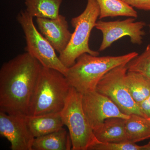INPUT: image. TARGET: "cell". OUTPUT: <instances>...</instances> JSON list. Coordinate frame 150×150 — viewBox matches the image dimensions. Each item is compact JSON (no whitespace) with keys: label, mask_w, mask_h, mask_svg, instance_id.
Masks as SVG:
<instances>
[{"label":"cell","mask_w":150,"mask_h":150,"mask_svg":"<svg viewBox=\"0 0 150 150\" xmlns=\"http://www.w3.org/2000/svg\"><path fill=\"white\" fill-rule=\"evenodd\" d=\"M41 64L28 52L3 64L0 70V111L28 115Z\"/></svg>","instance_id":"cell-1"},{"label":"cell","mask_w":150,"mask_h":150,"mask_svg":"<svg viewBox=\"0 0 150 150\" xmlns=\"http://www.w3.org/2000/svg\"><path fill=\"white\" fill-rule=\"evenodd\" d=\"M138 55L132 52L121 56L98 57L85 53L68 68L65 77L70 86L84 94L96 91L101 78L110 70L128 64Z\"/></svg>","instance_id":"cell-2"},{"label":"cell","mask_w":150,"mask_h":150,"mask_svg":"<svg viewBox=\"0 0 150 150\" xmlns=\"http://www.w3.org/2000/svg\"><path fill=\"white\" fill-rule=\"evenodd\" d=\"M70 88L64 75L42 67L30 101L28 115L61 112Z\"/></svg>","instance_id":"cell-3"},{"label":"cell","mask_w":150,"mask_h":150,"mask_svg":"<svg viewBox=\"0 0 150 150\" xmlns=\"http://www.w3.org/2000/svg\"><path fill=\"white\" fill-rule=\"evenodd\" d=\"M87 5L80 15L73 18L71 24L75 29L67 48L59 54V58L67 68L73 66L81 55L87 53L98 56L99 52L89 46L91 33L99 18L100 9L96 0H87Z\"/></svg>","instance_id":"cell-4"},{"label":"cell","mask_w":150,"mask_h":150,"mask_svg":"<svg viewBox=\"0 0 150 150\" xmlns=\"http://www.w3.org/2000/svg\"><path fill=\"white\" fill-rule=\"evenodd\" d=\"M83 94L71 87L61 115L64 125L69 129L72 150H88L100 143L90 125L82 105Z\"/></svg>","instance_id":"cell-5"},{"label":"cell","mask_w":150,"mask_h":150,"mask_svg":"<svg viewBox=\"0 0 150 150\" xmlns=\"http://www.w3.org/2000/svg\"><path fill=\"white\" fill-rule=\"evenodd\" d=\"M33 17L25 10H22L17 20L24 32L26 52L35 58L42 66L57 70L65 75L68 68L61 62L56 50L35 27Z\"/></svg>","instance_id":"cell-6"},{"label":"cell","mask_w":150,"mask_h":150,"mask_svg":"<svg viewBox=\"0 0 150 150\" xmlns=\"http://www.w3.org/2000/svg\"><path fill=\"white\" fill-rule=\"evenodd\" d=\"M127 72V64L113 68L101 78L96 91L109 98L124 114H136L143 116L138 104L127 88L126 83Z\"/></svg>","instance_id":"cell-7"},{"label":"cell","mask_w":150,"mask_h":150,"mask_svg":"<svg viewBox=\"0 0 150 150\" xmlns=\"http://www.w3.org/2000/svg\"><path fill=\"white\" fill-rule=\"evenodd\" d=\"M136 18L129 17L122 21L96 22L95 28L102 33L103 39L99 51H104L112 43L124 36L130 38L131 43L140 45L145 35L143 29L146 25L144 22L135 21Z\"/></svg>","instance_id":"cell-8"},{"label":"cell","mask_w":150,"mask_h":150,"mask_svg":"<svg viewBox=\"0 0 150 150\" xmlns=\"http://www.w3.org/2000/svg\"><path fill=\"white\" fill-rule=\"evenodd\" d=\"M82 105L93 131L102 126L108 118L118 117L126 119L130 116L122 112L109 98L96 91L83 94Z\"/></svg>","instance_id":"cell-9"},{"label":"cell","mask_w":150,"mask_h":150,"mask_svg":"<svg viewBox=\"0 0 150 150\" xmlns=\"http://www.w3.org/2000/svg\"><path fill=\"white\" fill-rule=\"evenodd\" d=\"M26 115L0 111V135L10 143L12 150H33L35 138L28 127Z\"/></svg>","instance_id":"cell-10"},{"label":"cell","mask_w":150,"mask_h":150,"mask_svg":"<svg viewBox=\"0 0 150 150\" xmlns=\"http://www.w3.org/2000/svg\"><path fill=\"white\" fill-rule=\"evenodd\" d=\"M36 22L40 33L56 51L60 54L64 51L72 35L66 17L60 15L56 19L38 18Z\"/></svg>","instance_id":"cell-11"},{"label":"cell","mask_w":150,"mask_h":150,"mask_svg":"<svg viewBox=\"0 0 150 150\" xmlns=\"http://www.w3.org/2000/svg\"><path fill=\"white\" fill-rule=\"evenodd\" d=\"M26 123L34 138L42 137L63 128L61 112L38 115H26Z\"/></svg>","instance_id":"cell-12"},{"label":"cell","mask_w":150,"mask_h":150,"mask_svg":"<svg viewBox=\"0 0 150 150\" xmlns=\"http://www.w3.org/2000/svg\"><path fill=\"white\" fill-rule=\"evenodd\" d=\"M126 119L118 117L108 118L102 126L93 131L100 143L128 142L125 128Z\"/></svg>","instance_id":"cell-13"},{"label":"cell","mask_w":150,"mask_h":150,"mask_svg":"<svg viewBox=\"0 0 150 150\" xmlns=\"http://www.w3.org/2000/svg\"><path fill=\"white\" fill-rule=\"evenodd\" d=\"M72 142L69 132L64 128L35 138L33 144V150H72Z\"/></svg>","instance_id":"cell-14"},{"label":"cell","mask_w":150,"mask_h":150,"mask_svg":"<svg viewBox=\"0 0 150 150\" xmlns=\"http://www.w3.org/2000/svg\"><path fill=\"white\" fill-rule=\"evenodd\" d=\"M63 0H25L26 12L33 17L56 19Z\"/></svg>","instance_id":"cell-15"},{"label":"cell","mask_w":150,"mask_h":150,"mask_svg":"<svg viewBox=\"0 0 150 150\" xmlns=\"http://www.w3.org/2000/svg\"><path fill=\"white\" fill-rule=\"evenodd\" d=\"M125 128L128 142L136 143L150 138V121L141 115H130Z\"/></svg>","instance_id":"cell-16"},{"label":"cell","mask_w":150,"mask_h":150,"mask_svg":"<svg viewBox=\"0 0 150 150\" xmlns=\"http://www.w3.org/2000/svg\"><path fill=\"white\" fill-rule=\"evenodd\" d=\"M100 9L99 18L116 16L138 17V13L133 7L123 0H96Z\"/></svg>","instance_id":"cell-17"},{"label":"cell","mask_w":150,"mask_h":150,"mask_svg":"<svg viewBox=\"0 0 150 150\" xmlns=\"http://www.w3.org/2000/svg\"><path fill=\"white\" fill-rule=\"evenodd\" d=\"M126 83L129 93L137 104L146 99L150 94V80L144 76L128 71Z\"/></svg>","instance_id":"cell-18"},{"label":"cell","mask_w":150,"mask_h":150,"mask_svg":"<svg viewBox=\"0 0 150 150\" xmlns=\"http://www.w3.org/2000/svg\"><path fill=\"white\" fill-rule=\"evenodd\" d=\"M127 66L128 71L139 73L150 80V43L142 54L131 60Z\"/></svg>","instance_id":"cell-19"},{"label":"cell","mask_w":150,"mask_h":150,"mask_svg":"<svg viewBox=\"0 0 150 150\" xmlns=\"http://www.w3.org/2000/svg\"><path fill=\"white\" fill-rule=\"evenodd\" d=\"M89 150H142V146L129 142L100 143Z\"/></svg>","instance_id":"cell-20"},{"label":"cell","mask_w":150,"mask_h":150,"mask_svg":"<svg viewBox=\"0 0 150 150\" xmlns=\"http://www.w3.org/2000/svg\"><path fill=\"white\" fill-rule=\"evenodd\" d=\"M133 8L145 11H150V0H123Z\"/></svg>","instance_id":"cell-21"},{"label":"cell","mask_w":150,"mask_h":150,"mask_svg":"<svg viewBox=\"0 0 150 150\" xmlns=\"http://www.w3.org/2000/svg\"><path fill=\"white\" fill-rule=\"evenodd\" d=\"M140 112L143 117L147 119L150 118V94L142 102L138 104Z\"/></svg>","instance_id":"cell-22"},{"label":"cell","mask_w":150,"mask_h":150,"mask_svg":"<svg viewBox=\"0 0 150 150\" xmlns=\"http://www.w3.org/2000/svg\"><path fill=\"white\" fill-rule=\"evenodd\" d=\"M142 150H150V141L147 144L142 146Z\"/></svg>","instance_id":"cell-23"},{"label":"cell","mask_w":150,"mask_h":150,"mask_svg":"<svg viewBox=\"0 0 150 150\" xmlns=\"http://www.w3.org/2000/svg\"><path fill=\"white\" fill-rule=\"evenodd\" d=\"M149 31H150V24L149 25Z\"/></svg>","instance_id":"cell-24"},{"label":"cell","mask_w":150,"mask_h":150,"mask_svg":"<svg viewBox=\"0 0 150 150\" xmlns=\"http://www.w3.org/2000/svg\"><path fill=\"white\" fill-rule=\"evenodd\" d=\"M149 119V120H150V118H149V119Z\"/></svg>","instance_id":"cell-25"}]
</instances>
